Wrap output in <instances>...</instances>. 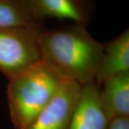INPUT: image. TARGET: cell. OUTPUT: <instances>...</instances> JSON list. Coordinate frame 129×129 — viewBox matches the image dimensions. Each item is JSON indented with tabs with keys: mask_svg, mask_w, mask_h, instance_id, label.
<instances>
[{
	"mask_svg": "<svg viewBox=\"0 0 129 129\" xmlns=\"http://www.w3.org/2000/svg\"><path fill=\"white\" fill-rule=\"evenodd\" d=\"M102 108L109 120L129 117V73L106 79L99 85Z\"/></svg>",
	"mask_w": 129,
	"mask_h": 129,
	"instance_id": "8",
	"label": "cell"
},
{
	"mask_svg": "<svg viewBox=\"0 0 129 129\" xmlns=\"http://www.w3.org/2000/svg\"><path fill=\"white\" fill-rule=\"evenodd\" d=\"M40 60L64 80L79 85L95 81L103 44L89 33L86 26L72 24L37 34Z\"/></svg>",
	"mask_w": 129,
	"mask_h": 129,
	"instance_id": "1",
	"label": "cell"
},
{
	"mask_svg": "<svg viewBox=\"0 0 129 129\" xmlns=\"http://www.w3.org/2000/svg\"><path fill=\"white\" fill-rule=\"evenodd\" d=\"M42 29L0 28V71L7 78L40 60L37 36Z\"/></svg>",
	"mask_w": 129,
	"mask_h": 129,
	"instance_id": "3",
	"label": "cell"
},
{
	"mask_svg": "<svg viewBox=\"0 0 129 129\" xmlns=\"http://www.w3.org/2000/svg\"><path fill=\"white\" fill-rule=\"evenodd\" d=\"M80 90L78 83L63 80L55 96L24 129H68Z\"/></svg>",
	"mask_w": 129,
	"mask_h": 129,
	"instance_id": "4",
	"label": "cell"
},
{
	"mask_svg": "<svg viewBox=\"0 0 129 129\" xmlns=\"http://www.w3.org/2000/svg\"><path fill=\"white\" fill-rule=\"evenodd\" d=\"M8 80L10 119L14 129H24L55 96L64 79L40 60Z\"/></svg>",
	"mask_w": 129,
	"mask_h": 129,
	"instance_id": "2",
	"label": "cell"
},
{
	"mask_svg": "<svg viewBox=\"0 0 129 129\" xmlns=\"http://www.w3.org/2000/svg\"><path fill=\"white\" fill-rule=\"evenodd\" d=\"M108 129H129V117L118 118L111 120Z\"/></svg>",
	"mask_w": 129,
	"mask_h": 129,
	"instance_id": "10",
	"label": "cell"
},
{
	"mask_svg": "<svg viewBox=\"0 0 129 129\" xmlns=\"http://www.w3.org/2000/svg\"><path fill=\"white\" fill-rule=\"evenodd\" d=\"M129 73V29L103 44V52L95 82L99 86L106 79Z\"/></svg>",
	"mask_w": 129,
	"mask_h": 129,
	"instance_id": "7",
	"label": "cell"
},
{
	"mask_svg": "<svg viewBox=\"0 0 129 129\" xmlns=\"http://www.w3.org/2000/svg\"><path fill=\"white\" fill-rule=\"evenodd\" d=\"M110 120L102 108L95 81L80 85L68 129H108Z\"/></svg>",
	"mask_w": 129,
	"mask_h": 129,
	"instance_id": "5",
	"label": "cell"
},
{
	"mask_svg": "<svg viewBox=\"0 0 129 129\" xmlns=\"http://www.w3.org/2000/svg\"><path fill=\"white\" fill-rule=\"evenodd\" d=\"M38 18L70 21L86 26L92 19L95 5L94 0H29Z\"/></svg>",
	"mask_w": 129,
	"mask_h": 129,
	"instance_id": "6",
	"label": "cell"
},
{
	"mask_svg": "<svg viewBox=\"0 0 129 129\" xmlns=\"http://www.w3.org/2000/svg\"><path fill=\"white\" fill-rule=\"evenodd\" d=\"M29 0H0V28L42 29Z\"/></svg>",
	"mask_w": 129,
	"mask_h": 129,
	"instance_id": "9",
	"label": "cell"
}]
</instances>
